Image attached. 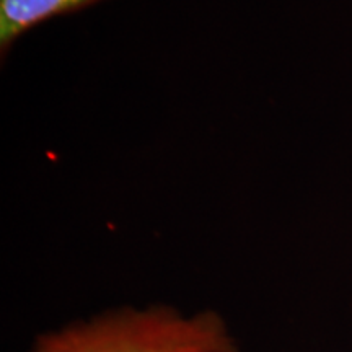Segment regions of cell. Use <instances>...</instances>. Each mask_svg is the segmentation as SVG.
Listing matches in <instances>:
<instances>
[{"mask_svg":"<svg viewBox=\"0 0 352 352\" xmlns=\"http://www.w3.org/2000/svg\"><path fill=\"white\" fill-rule=\"evenodd\" d=\"M28 352H241L215 310L183 314L166 303L121 305L34 338Z\"/></svg>","mask_w":352,"mask_h":352,"instance_id":"obj_1","label":"cell"},{"mask_svg":"<svg viewBox=\"0 0 352 352\" xmlns=\"http://www.w3.org/2000/svg\"><path fill=\"white\" fill-rule=\"evenodd\" d=\"M103 0H0V59H7L13 44L30 30L72 15Z\"/></svg>","mask_w":352,"mask_h":352,"instance_id":"obj_2","label":"cell"}]
</instances>
